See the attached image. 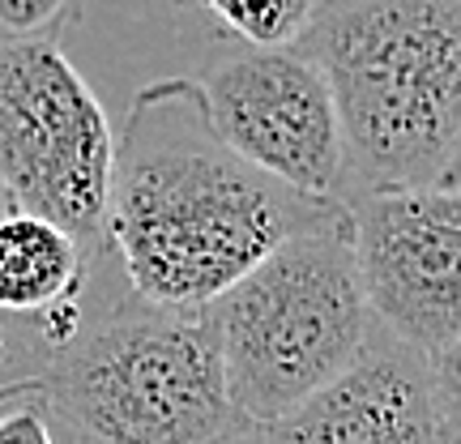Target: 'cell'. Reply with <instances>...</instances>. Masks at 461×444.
I'll return each mask as SVG.
<instances>
[{"mask_svg":"<svg viewBox=\"0 0 461 444\" xmlns=\"http://www.w3.org/2000/svg\"><path fill=\"white\" fill-rule=\"evenodd\" d=\"M39 406L68 444H205L244 423L205 308H158L132 291L86 308L51 355Z\"/></svg>","mask_w":461,"mask_h":444,"instance_id":"3957f363","label":"cell"},{"mask_svg":"<svg viewBox=\"0 0 461 444\" xmlns=\"http://www.w3.org/2000/svg\"><path fill=\"white\" fill-rule=\"evenodd\" d=\"M115 129L56 39H0V193L107 257Z\"/></svg>","mask_w":461,"mask_h":444,"instance_id":"5b68a950","label":"cell"},{"mask_svg":"<svg viewBox=\"0 0 461 444\" xmlns=\"http://www.w3.org/2000/svg\"><path fill=\"white\" fill-rule=\"evenodd\" d=\"M210 17L214 31L240 48H295L308 34L321 0H171Z\"/></svg>","mask_w":461,"mask_h":444,"instance_id":"8fae6325","label":"cell"},{"mask_svg":"<svg viewBox=\"0 0 461 444\" xmlns=\"http://www.w3.org/2000/svg\"><path fill=\"white\" fill-rule=\"evenodd\" d=\"M0 444H60L39 402H17L0 411Z\"/></svg>","mask_w":461,"mask_h":444,"instance_id":"4fadbf2b","label":"cell"},{"mask_svg":"<svg viewBox=\"0 0 461 444\" xmlns=\"http://www.w3.org/2000/svg\"><path fill=\"white\" fill-rule=\"evenodd\" d=\"M90 257L48 218L0 214V316H48L73 308L90 286Z\"/></svg>","mask_w":461,"mask_h":444,"instance_id":"9c48e42d","label":"cell"},{"mask_svg":"<svg viewBox=\"0 0 461 444\" xmlns=\"http://www.w3.org/2000/svg\"><path fill=\"white\" fill-rule=\"evenodd\" d=\"M205 444H269V440H265V428H257V423H235V428H227L222 436Z\"/></svg>","mask_w":461,"mask_h":444,"instance_id":"5bb4252c","label":"cell"},{"mask_svg":"<svg viewBox=\"0 0 461 444\" xmlns=\"http://www.w3.org/2000/svg\"><path fill=\"white\" fill-rule=\"evenodd\" d=\"M342 210L222 146L193 77L141 86L115 132L107 257L132 295L158 308H210L278 244Z\"/></svg>","mask_w":461,"mask_h":444,"instance_id":"6da1fadb","label":"cell"},{"mask_svg":"<svg viewBox=\"0 0 461 444\" xmlns=\"http://www.w3.org/2000/svg\"><path fill=\"white\" fill-rule=\"evenodd\" d=\"M269 444H457V372L372 330L363 355L265 428Z\"/></svg>","mask_w":461,"mask_h":444,"instance_id":"ba28073f","label":"cell"},{"mask_svg":"<svg viewBox=\"0 0 461 444\" xmlns=\"http://www.w3.org/2000/svg\"><path fill=\"white\" fill-rule=\"evenodd\" d=\"M82 0H0V39H60Z\"/></svg>","mask_w":461,"mask_h":444,"instance_id":"7c38bea8","label":"cell"},{"mask_svg":"<svg viewBox=\"0 0 461 444\" xmlns=\"http://www.w3.org/2000/svg\"><path fill=\"white\" fill-rule=\"evenodd\" d=\"M90 304L56 308L48 316H0V411L17 402H39L51 355L77 333Z\"/></svg>","mask_w":461,"mask_h":444,"instance_id":"30bf717a","label":"cell"},{"mask_svg":"<svg viewBox=\"0 0 461 444\" xmlns=\"http://www.w3.org/2000/svg\"><path fill=\"white\" fill-rule=\"evenodd\" d=\"M5 210H9V201H5V193H0V214H5Z\"/></svg>","mask_w":461,"mask_h":444,"instance_id":"9a60e30c","label":"cell"},{"mask_svg":"<svg viewBox=\"0 0 461 444\" xmlns=\"http://www.w3.org/2000/svg\"><path fill=\"white\" fill-rule=\"evenodd\" d=\"M197 82L210 129L269 180L346 205V154L325 73L295 48H227Z\"/></svg>","mask_w":461,"mask_h":444,"instance_id":"52a82bcc","label":"cell"},{"mask_svg":"<svg viewBox=\"0 0 461 444\" xmlns=\"http://www.w3.org/2000/svg\"><path fill=\"white\" fill-rule=\"evenodd\" d=\"M295 51L330 82L346 201L457 184L461 0H321Z\"/></svg>","mask_w":461,"mask_h":444,"instance_id":"7a4b0ae2","label":"cell"},{"mask_svg":"<svg viewBox=\"0 0 461 444\" xmlns=\"http://www.w3.org/2000/svg\"><path fill=\"white\" fill-rule=\"evenodd\" d=\"M367 313L402 346L457 372L461 201L457 184L389 188L346 201Z\"/></svg>","mask_w":461,"mask_h":444,"instance_id":"8992f818","label":"cell"},{"mask_svg":"<svg viewBox=\"0 0 461 444\" xmlns=\"http://www.w3.org/2000/svg\"><path fill=\"white\" fill-rule=\"evenodd\" d=\"M230 411L269 428L363 355L376 330L355 269L350 214L291 235L205 308Z\"/></svg>","mask_w":461,"mask_h":444,"instance_id":"277c9868","label":"cell"}]
</instances>
